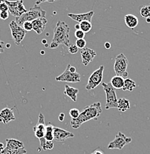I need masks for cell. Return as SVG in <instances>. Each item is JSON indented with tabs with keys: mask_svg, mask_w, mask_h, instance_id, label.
I'll use <instances>...</instances> for the list:
<instances>
[{
	"mask_svg": "<svg viewBox=\"0 0 150 154\" xmlns=\"http://www.w3.org/2000/svg\"><path fill=\"white\" fill-rule=\"evenodd\" d=\"M102 113L101 104L100 102H95L85 107L84 110L80 112V114L77 119H72L71 121V126L74 129L80 128L84 122L89 120H97Z\"/></svg>",
	"mask_w": 150,
	"mask_h": 154,
	"instance_id": "6da1fadb",
	"label": "cell"
},
{
	"mask_svg": "<svg viewBox=\"0 0 150 154\" xmlns=\"http://www.w3.org/2000/svg\"><path fill=\"white\" fill-rule=\"evenodd\" d=\"M70 28L65 22L58 21L54 29V37L50 44L49 48L51 49L56 48L59 45L69 46L70 45Z\"/></svg>",
	"mask_w": 150,
	"mask_h": 154,
	"instance_id": "7a4b0ae2",
	"label": "cell"
},
{
	"mask_svg": "<svg viewBox=\"0 0 150 154\" xmlns=\"http://www.w3.org/2000/svg\"><path fill=\"white\" fill-rule=\"evenodd\" d=\"M46 11L43 10L40 6L35 5L34 8H31L26 13L21 15L20 17H16V22L19 25L22 26L24 22H32L35 19L41 17H46Z\"/></svg>",
	"mask_w": 150,
	"mask_h": 154,
	"instance_id": "3957f363",
	"label": "cell"
},
{
	"mask_svg": "<svg viewBox=\"0 0 150 154\" xmlns=\"http://www.w3.org/2000/svg\"><path fill=\"white\" fill-rule=\"evenodd\" d=\"M105 94L106 96V104L105 108L109 110L112 108H117V98L115 89L113 88L111 83H101Z\"/></svg>",
	"mask_w": 150,
	"mask_h": 154,
	"instance_id": "277c9868",
	"label": "cell"
},
{
	"mask_svg": "<svg viewBox=\"0 0 150 154\" xmlns=\"http://www.w3.org/2000/svg\"><path fill=\"white\" fill-rule=\"evenodd\" d=\"M128 67V59L123 54H120L115 58L114 65V70L116 75L122 77L128 76V72L126 71Z\"/></svg>",
	"mask_w": 150,
	"mask_h": 154,
	"instance_id": "5b68a950",
	"label": "cell"
},
{
	"mask_svg": "<svg viewBox=\"0 0 150 154\" xmlns=\"http://www.w3.org/2000/svg\"><path fill=\"white\" fill-rule=\"evenodd\" d=\"M9 27L14 42L17 45H19L23 41L27 31L21 25H19L16 21H11L9 24Z\"/></svg>",
	"mask_w": 150,
	"mask_h": 154,
	"instance_id": "8992f818",
	"label": "cell"
},
{
	"mask_svg": "<svg viewBox=\"0 0 150 154\" xmlns=\"http://www.w3.org/2000/svg\"><path fill=\"white\" fill-rule=\"evenodd\" d=\"M103 71H104V66L101 65L98 69L91 73V75L88 78V83L85 86V89L87 91H91L97 88L99 85L102 83Z\"/></svg>",
	"mask_w": 150,
	"mask_h": 154,
	"instance_id": "52a82bcc",
	"label": "cell"
},
{
	"mask_svg": "<svg viewBox=\"0 0 150 154\" xmlns=\"http://www.w3.org/2000/svg\"><path fill=\"white\" fill-rule=\"evenodd\" d=\"M4 1L8 6V12L14 17H19L28 11L24 5L23 0H17L14 2L8 1V0H4Z\"/></svg>",
	"mask_w": 150,
	"mask_h": 154,
	"instance_id": "ba28073f",
	"label": "cell"
},
{
	"mask_svg": "<svg viewBox=\"0 0 150 154\" xmlns=\"http://www.w3.org/2000/svg\"><path fill=\"white\" fill-rule=\"evenodd\" d=\"M132 138L127 137L123 133L118 132V134L116 135L114 140L109 142V145H108V148L122 150L124 147V146L129 144L132 142Z\"/></svg>",
	"mask_w": 150,
	"mask_h": 154,
	"instance_id": "9c48e42d",
	"label": "cell"
},
{
	"mask_svg": "<svg viewBox=\"0 0 150 154\" xmlns=\"http://www.w3.org/2000/svg\"><path fill=\"white\" fill-rule=\"evenodd\" d=\"M71 65H68L66 67L65 71L61 75L56 77V81L57 82H65L69 83H77L80 82V74L77 73H72L69 70V67Z\"/></svg>",
	"mask_w": 150,
	"mask_h": 154,
	"instance_id": "30bf717a",
	"label": "cell"
},
{
	"mask_svg": "<svg viewBox=\"0 0 150 154\" xmlns=\"http://www.w3.org/2000/svg\"><path fill=\"white\" fill-rule=\"evenodd\" d=\"M74 137H75V134L73 133L69 132L57 127L54 128V140L56 142H64L66 139Z\"/></svg>",
	"mask_w": 150,
	"mask_h": 154,
	"instance_id": "8fae6325",
	"label": "cell"
},
{
	"mask_svg": "<svg viewBox=\"0 0 150 154\" xmlns=\"http://www.w3.org/2000/svg\"><path fill=\"white\" fill-rule=\"evenodd\" d=\"M80 54H81L82 63L83 64L84 66H87L97 55L96 52L88 48H84L81 49Z\"/></svg>",
	"mask_w": 150,
	"mask_h": 154,
	"instance_id": "7c38bea8",
	"label": "cell"
},
{
	"mask_svg": "<svg viewBox=\"0 0 150 154\" xmlns=\"http://www.w3.org/2000/svg\"><path fill=\"white\" fill-rule=\"evenodd\" d=\"M14 112L12 109L9 107H5L0 111V122L7 125L10 122L15 120Z\"/></svg>",
	"mask_w": 150,
	"mask_h": 154,
	"instance_id": "4fadbf2b",
	"label": "cell"
},
{
	"mask_svg": "<svg viewBox=\"0 0 150 154\" xmlns=\"http://www.w3.org/2000/svg\"><path fill=\"white\" fill-rule=\"evenodd\" d=\"M47 19L46 17H41V18H38L35 20L32 21V24H33V30L36 32L37 34H41L43 31H44L45 28H46V25H47Z\"/></svg>",
	"mask_w": 150,
	"mask_h": 154,
	"instance_id": "5bb4252c",
	"label": "cell"
},
{
	"mask_svg": "<svg viewBox=\"0 0 150 154\" xmlns=\"http://www.w3.org/2000/svg\"><path fill=\"white\" fill-rule=\"evenodd\" d=\"M94 12L93 11L87 12L85 14H69L68 16L70 17L71 19L73 20L76 21L77 22H81L83 21H89L91 22V19H92L93 16H94Z\"/></svg>",
	"mask_w": 150,
	"mask_h": 154,
	"instance_id": "9a60e30c",
	"label": "cell"
},
{
	"mask_svg": "<svg viewBox=\"0 0 150 154\" xmlns=\"http://www.w3.org/2000/svg\"><path fill=\"white\" fill-rule=\"evenodd\" d=\"M124 20H125V23L128 28L134 29L136 28L138 25V18L136 16L133 15V14H127L124 17Z\"/></svg>",
	"mask_w": 150,
	"mask_h": 154,
	"instance_id": "2e32d148",
	"label": "cell"
},
{
	"mask_svg": "<svg viewBox=\"0 0 150 154\" xmlns=\"http://www.w3.org/2000/svg\"><path fill=\"white\" fill-rule=\"evenodd\" d=\"M79 93V90L77 88H75L73 87H71L68 85H65V91H64V94L66 96H69L73 102H77V94Z\"/></svg>",
	"mask_w": 150,
	"mask_h": 154,
	"instance_id": "e0dca14e",
	"label": "cell"
},
{
	"mask_svg": "<svg viewBox=\"0 0 150 154\" xmlns=\"http://www.w3.org/2000/svg\"><path fill=\"white\" fill-rule=\"evenodd\" d=\"M6 147L11 150H17L24 147L23 142L15 139H6Z\"/></svg>",
	"mask_w": 150,
	"mask_h": 154,
	"instance_id": "ac0fdd59",
	"label": "cell"
},
{
	"mask_svg": "<svg viewBox=\"0 0 150 154\" xmlns=\"http://www.w3.org/2000/svg\"><path fill=\"white\" fill-rule=\"evenodd\" d=\"M124 80L125 79H124L123 77L116 75L115 76L112 77L110 83L115 90H120L123 89V88Z\"/></svg>",
	"mask_w": 150,
	"mask_h": 154,
	"instance_id": "d6986e66",
	"label": "cell"
},
{
	"mask_svg": "<svg viewBox=\"0 0 150 154\" xmlns=\"http://www.w3.org/2000/svg\"><path fill=\"white\" fill-rule=\"evenodd\" d=\"M130 108V102L125 98H120L117 100V109L120 112L123 113Z\"/></svg>",
	"mask_w": 150,
	"mask_h": 154,
	"instance_id": "ffe728a7",
	"label": "cell"
},
{
	"mask_svg": "<svg viewBox=\"0 0 150 154\" xmlns=\"http://www.w3.org/2000/svg\"><path fill=\"white\" fill-rule=\"evenodd\" d=\"M25 153H27V150H25V147L17 149V150H11V149H9L5 147L1 152H0V154H25Z\"/></svg>",
	"mask_w": 150,
	"mask_h": 154,
	"instance_id": "44dd1931",
	"label": "cell"
},
{
	"mask_svg": "<svg viewBox=\"0 0 150 154\" xmlns=\"http://www.w3.org/2000/svg\"><path fill=\"white\" fill-rule=\"evenodd\" d=\"M135 88H136V84H135V81H133L131 79L129 78L126 79L124 80V85L122 89L123 91H132Z\"/></svg>",
	"mask_w": 150,
	"mask_h": 154,
	"instance_id": "7402d4cb",
	"label": "cell"
},
{
	"mask_svg": "<svg viewBox=\"0 0 150 154\" xmlns=\"http://www.w3.org/2000/svg\"><path fill=\"white\" fill-rule=\"evenodd\" d=\"M54 128L52 125H48L46 128V134H45L44 139L47 141L54 140Z\"/></svg>",
	"mask_w": 150,
	"mask_h": 154,
	"instance_id": "603a6c76",
	"label": "cell"
},
{
	"mask_svg": "<svg viewBox=\"0 0 150 154\" xmlns=\"http://www.w3.org/2000/svg\"><path fill=\"white\" fill-rule=\"evenodd\" d=\"M40 147L43 150H52L54 148V142H53V141H47L44 138H42V139H40Z\"/></svg>",
	"mask_w": 150,
	"mask_h": 154,
	"instance_id": "cb8c5ba5",
	"label": "cell"
},
{
	"mask_svg": "<svg viewBox=\"0 0 150 154\" xmlns=\"http://www.w3.org/2000/svg\"><path fill=\"white\" fill-rule=\"evenodd\" d=\"M80 30H83L84 33H88L92 28V24L89 21H83V22H80Z\"/></svg>",
	"mask_w": 150,
	"mask_h": 154,
	"instance_id": "d4e9b609",
	"label": "cell"
},
{
	"mask_svg": "<svg viewBox=\"0 0 150 154\" xmlns=\"http://www.w3.org/2000/svg\"><path fill=\"white\" fill-rule=\"evenodd\" d=\"M140 13L143 18H150V5L142 6L140 8Z\"/></svg>",
	"mask_w": 150,
	"mask_h": 154,
	"instance_id": "484cf974",
	"label": "cell"
},
{
	"mask_svg": "<svg viewBox=\"0 0 150 154\" xmlns=\"http://www.w3.org/2000/svg\"><path fill=\"white\" fill-rule=\"evenodd\" d=\"M86 45V41L84 38H77L76 40V46L79 48V49H83V48H85Z\"/></svg>",
	"mask_w": 150,
	"mask_h": 154,
	"instance_id": "4316f807",
	"label": "cell"
},
{
	"mask_svg": "<svg viewBox=\"0 0 150 154\" xmlns=\"http://www.w3.org/2000/svg\"><path fill=\"white\" fill-rule=\"evenodd\" d=\"M80 114V111L77 108H72L69 110V115L72 117V119H77Z\"/></svg>",
	"mask_w": 150,
	"mask_h": 154,
	"instance_id": "83f0119b",
	"label": "cell"
},
{
	"mask_svg": "<svg viewBox=\"0 0 150 154\" xmlns=\"http://www.w3.org/2000/svg\"><path fill=\"white\" fill-rule=\"evenodd\" d=\"M79 48L76 46V45L74 44H70L68 46V51L71 54H75L78 52Z\"/></svg>",
	"mask_w": 150,
	"mask_h": 154,
	"instance_id": "f1b7e54d",
	"label": "cell"
},
{
	"mask_svg": "<svg viewBox=\"0 0 150 154\" xmlns=\"http://www.w3.org/2000/svg\"><path fill=\"white\" fill-rule=\"evenodd\" d=\"M22 28L25 29L27 32L33 30V24L32 22H25L22 25Z\"/></svg>",
	"mask_w": 150,
	"mask_h": 154,
	"instance_id": "f546056e",
	"label": "cell"
},
{
	"mask_svg": "<svg viewBox=\"0 0 150 154\" xmlns=\"http://www.w3.org/2000/svg\"><path fill=\"white\" fill-rule=\"evenodd\" d=\"M85 33L83 31V30H81L80 29V30H75V37L77 38H84L85 37Z\"/></svg>",
	"mask_w": 150,
	"mask_h": 154,
	"instance_id": "4dcf8cb0",
	"label": "cell"
},
{
	"mask_svg": "<svg viewBox=\"0 0 150 154\" xmlns=\"http://www.w3.org/2000/svg\"><path fill=\"white\" fill-rule=\"evenodd\" d=\"M34 132L35 136L39 139H42V138H44L45 134H46V131H40V130H36V131H34Z\"/></svg>",
	"mask_w": 150,
	"mask_h": 154,
	"instance_id": "1f68e13d",
	"label": "cell"
},
{
	"mask_svg": "<svg viewBox=\"0 0 150 154\" xmlns=\"http://www.w3.org/2000/svg\"><path fill=\"white\" fill-rule=\"evenodd\" d=\"M9 12L8 11H0V18L3 20H6L8 19Z\"/></svg>",
	"mask_w": 150,
	"mask_h": 154,
	"instance_id": "d6a6232c",
	"label": "cell"
},
{
	"mask_svg": "<svg viewBox=\"0 0 150 154\" xmlns=\"http://www.w3.org/2000/svg\"><path fill=\"white\" fill-rule=\"evenodd\" d=\"M0 11H8V6L3 0L0 4Z\"/></svg>",
	"mask_w": 150,
	"mask_h": 154,
	"instance_id": "836d02e7",
	"label": "cell"
},
{
	"mask_svg": "<svg viewBox=\"0 0 150 154\" xmlns=\"http://www.w3.org/2000/svg\"><path fill=\"white\" fill-rule=\"evenodd\" d=\"M4 42L1 41L0 40V54H2V53H4L5 50H4Z\"/></svg>",
	"mask_w": 150,
	"mask_h": 154,
	"instance_id": "e575fe53",
	"label": "cell"
},
{
	"mask_svg": "<svg viewBox=\"0 0 150 154\" xmlns=\"http://www.w3.org/2000/svg\"><path fill=\"white\" fill-rule=\"evenodd\" d=\"M91 154H105V153H104V152L101 150V149H100L99 147H98V148L96 149V150H95Z\"/></svg>",
	"mask_w": 150,
	"mask_h": 154,
	"instance_id": "d590c367",
	"label": "cell"
},
{
	"mask_svg": "<svg viewBox=\"0 0 150 154\" xmlns=\"http://www.w3.org/2000/svg\"><path fill=\"white\" fill-rule=\"evenodd\" d=\"M46 2H49V0H37V1L36 2V3H35V5H39L41 4V3Z\"/></svg>",
	"mask_w": 150,
	"mask_h": 154,
	"instance_id": "8d00e7d4",
	"label": "cell"
},
{
	"mask_svg": "<svg viewBox=\"0 0 150 154\" xmlns=\"http://www.w3.org/2000/svg\"><path fill=\"white\" fill-rule=\"evenodd\" d=\"M64 118H65V114H64L63 113H60V115H59V121H60V122H63Z\"/></svg>",
	"mask_w": 150,
	"mask_h": 154,
	"instance_id": "74e56055",
	"label": "cell"
},
{
	"mask_svg": "<svg viewBox=\"0 0 150 154\" xmlns=\"http://www.w3.org/2000/svg\"><path fill=\"white\" fill-rule=\"evenodd\" d=\"M69 70H70L72 73H75V72H76V67H73V66H70V67H69Z\"/></svg>",
	"mask_w": 150,
	"mask_h": 154,
	"instance_id": "f35d334b",
	"label": "cell"
},
{
	"mask_svg": "<svg viewBox=\"0 0 150 154\" xmlns=\"http://www.w3.org/2000/svg\"><path fill=\"white\" fill-rule=\"evenodd\" d=\"M104 46H105V48H106V49H110L111 44L109 42H106V43H105Z\"/></svg>",
	"mask_w": 150,
	"mask_h": 154,
	"instance_id": "ab89813d",
	"label": "cell"
},
{
	"mask_svg": "<svg viewBox=\"0 0 150 154\" xmlns=\"http://www.w3.org/2000/svg\"><path fill=\"white\" fill-rule=\"evenodd\" d=\"M4 148H5L4 144H3L2 143H0V152H1L2 150Z\"/></svg>",
	"mask_w": 150,
	"mask_h": 154,
	"instance_id": "60d3db41",
	"label": "cell"
},
{
	"mask_svg": "<svg viewBox=\"0 0 150 154\" xmlns=\"http://www.w3.org/2000/svg\"><path fill=\"white\" fill-rule=\"evenodd\" d=\"M75 28L76 30H80V24H78V25H76L75 26Z\"/></svg>",
	"mask_w": 150,
	"mask_h": 154,
	"instance_id": "b9f144b4",
	"label": "cell"
},
{
	"mask_svg": "<svg viewBox=\"0 0 150 154\" xmlns=\"http://www.w3.org/2000/svg\"><path fill=\"white\" fill-rule=\"evenodd\" d=\"M43 44H46V43H47V41H46V39H43Z\"/></svg>",
	"mask_w": 150,
	"mask_h": 154,
	"instance_id": "7bdbcfd3",
	"label": "cell"
},
{
	"mask_svg": "<svg viewBox=\"0 0 150 154\" xmlns=\"http://www.w3.org/2000/svg\"><path fill=\"white\" fill-rule=\"evenodd\" d=\"M146 22H150V18L146 19Z\"/></svg>",
	"mask_w": 150,
	"mask_h": 154,
	"instance_id": "ee69618b",
	"label": "cell"
},
{
	"mask_svg": "<svg viewBox=\"0 0 150 154\" xmlns=\"http://www.w3.org/2000/svg\"><path fill=\"white\" fill-rule=\"evenodd\" d=\"M55 1H57V0H49V2H54Z\"/></svg>",
	"mask_w": 150,
	"mask_h": 154,
	"instance_id": "f6af8a7d",
	"label": "cell"
},
{
	"mask_svg": "<svg viewBox=\"0 0 150 154\" xmlns=\"http://www.w3.org/2000/svg\"><path fill=\"white\" fill-rule=\"evenodd\" d=\"M6 47H7L8 48H10V47H11V45H9V44L6 45Z\"/></svg>",
	"mask_w": 150,
	"mask_h": 154,
	"instance_id": "bcb514c9",
	"label": "cell"
},
{
	"mask_svg": "<svg viewBox=\"0 0 150 154\" xmlns=\"http://www.w3.org/2000/svg\"><path fill=\"white\" fill-rule=\"evenodd\" d=\"M45 54V52H44V51H41V54H42V55H43V54Z\"/></svg>",
	"mask_w": 150,
	"mask_h": 154,
	"instance_id": "7dc6e473",
	"label": "cell"
},
{
	"mask_svg": "<svg viewBox=\"0 0 150 154\" xmlns=\"http://www.w3.org/2000/svg\"><path fill=\"white\" fill-rule=\"evenodd\" d=\"M2 1H3V0H0V4H1L2 2Z\"/></svg>",
	"mask_w": 150,
	"mask_h": 154,
	"instance_id": "c3c4849f",
	"label": "cell"
}]
</instances>
